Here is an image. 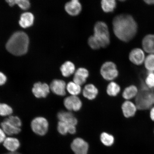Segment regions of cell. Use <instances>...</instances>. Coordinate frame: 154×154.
<instances>
[{
    "mask_svg": "<svg viewBox=\"0 0 154 154\" xmlns=\"http://www.w3.org/2000/svg\"><path fill=\"white\" fill-rule=\"evenodd\" d=\"M6 134L4 131L2 129L0 128V143H3L5 141V138H6Z\"/></svg>",
    "mask_w": 154,
    "mask_h": 154,
    "instance_id": "obj_35",
    "label": "cell"
},
{
    "mask_svg": "<svg viewBox=\"0 0 154 154\" xmlns=\"http://www.w3.org/2000/svg\"><path fill=\"white\" fill-rule=\"evenodd\" d=\"M11 7L17 5L20 8L23 10H27L29 8L30 3L28 0H9L6 1Z\"/></svg>",
    "mask_w": 154,
    "mask_h": 154,
    "instance_id": "obj_27",
    "label": "cell"
},
{
    "mask_svg": "<svg viewBox=\"0 0 154 154\" xmlns=\"http://www.w3.org/2000/svg\"><path fill=\"white\" fill-rule=\"evenodd\" d=\"M142 46L144 51L154 54V34H149L144 37L142 40Z\"/></svg>",
    "mask_w": 154,
    "mask_h": 154,
    "instance_id": "obj_17",
    "label": "cell"
},
{
    "mask_svg": "<svg viewBox=\"0 0 154 154\" xmlns=\"http://www.w3.org/2000/svg\"><path fill=\"white\" fill-rule=\"evenodd\" d=\"M135 100V104L138 110L151 109L154 106V89L148 87L144 82L142 80Z\"/></svg>",
    "mask_w": 154,
    "mask_h": 154,
    "instance_id": "obj_3",
    "label": "cell"
},
{
    "mask_svg": "<svg viewBox=\"0 0 154 154\" xmlns=\"http://www.w3.org/2000/svg\"><path fill=\"white\" fill-rule=\"evenodd\" d=\"M144 82L148 87L154 89V72H149Z\"/></svg>",
    "mask_w": 154,
    "mask_h": 154,
    "instance_id": "obj_33",
    "label": "cell"
},
{
    "mask_svg": "<svg viewBox=\"0 0 154 154\" xmlns=\"http://www.w3.org/2000/svg\"><path fill=\"white\" fill-rule=\"evenodd\" d=\"M29 44L27 35L24 32L19 31L11 35L7 42L6 48L12 54L20 56L25 54L27 52Z\"/></svg>",
    "mask_w": 154,
    "mask_h": 154,
    "instance_id": "obj_2",
    "label": "cell"
},
{
    "mask_svg": "<svg viewBox=\"0 0 154 154\" xmlns=\"http://www.w3.org/2000/svg\"><path fill=\"white\" fill-rule=\"evenodd\" d=\"M1 128L8 135L18 134L21 131L20 128L13 126L5 120L1 123Z\"/></svg>",
    "mask_w": 154,
    "mask_h": 154,
    "instance_id": "obj_21",
    "label": "cell"
},
{
    "mask_svg": "<svg viewBox=\"0 0 154 154\" xmlns=\"http://www.w3.org/2000/svg\"><path fill=\"white\" fill-rule=\"evenodd\" d=\"M31 128L35 134L40 136H44L47 133L49 123L47 119L42 116L36 117L31 122Z\"/></svg>",
    "mask_w": 154,
    "mask_h": 154,
    "instance_id": "obj_6",
    "label": "cell"
},
{
    "mask_svg": "<svg viewBox=\"0 0 154 154\" xmlns=\"http://www.w3.org/2000/svg\"><path fill=\"white\" fill-rule=\"evenodd\" d=\"M13 112V109L10 106L5 103H0V116L5 117L10 116Z\"/></svg>",
    "mask_w": 154,
    "mask_h": 154,
    "instance_id": "obj_28",
    "label": "cell"
},
{
    "mask_svg": "<svg viewBox=\"0 0 154 154\" xmlns=\"http://www.w3.org/2000/svg\"><path fill=\"white\" fill-rule=\"evenodd\" d=\"M5 120L17 128H20V127L22 126V121L18 116L11 115L8 118L5 119Z\"/></svg>",
    "mask_w": 154,
    "mask_h": 154,
    "instance_id": "obj_32",
    "label": "cell"
},
{
    "mask_svg": "<svg viewBox=\"0 0 154 154\" xmlns=\"http://www.w3.org/2000/svg\"><path fill=\"white\" fill-rule=\"evenodd\" d=\"M120 85L116 82L112 81L108 85L106 88L107 93L111 97H115L121 91Z\"/></svg>",
    "mask_w": 154,
    "mask_h": 154,
    "instance_id": "obj_24",
    "label": "cell"
},
{
    "mask_svg": "<svg viewBox=\"0 0 154 154\" xmlns=\"http://www.w3.org/2000/svg\"><path fill=\"white\" fill-rule=\"evenodd\" d=\"M7 81V76L3 72H0V86L4 85Z\"/></svg>",
    "mask_w": 154,
    "mask_h": 154,
    "instance_id": "obj_34",
    "label": "cell"
},
{
    "mask_svg": "<svg viewBox=\"0 0 154 154\" xmlns=\"http://www.w3.org/2000/svg\"><path fill=\"white\" fill-rule=\"evenodd\" d=\"M57 117L59 121H63L69 125V126H76L78 120L72 112L60 111L57 113Z\"/></svg>",
    "mask_w": 154,
    "mask_h": 154,
    "instance_id": "obj_13",
    "label": "cell"
},
{
    "mask_svg": "<svg viewBox=\"0 0 154 154\" xmlns=\"http://www.w3.org/2000/svg\"><path fill=\"white\" fill-rule=\"evenodd\" d=\"M121 109L123 115L127 118L134 116L137 109L135 104L129 100L125 101L122 103Z\"/></svg>",
    "mask_w": 154,
    "mask_h": 154,
    "instance_id": "obj_15",
    "label": "cell"
},
{
    "mask_svg": "<svg viewBox=\"0 0 154 154\" xmlns=\"http://www.w3.org/2000/svg\"><path fill=\"white\" fill-rule=\"evenodd\" d=\"M50 91V86L48 84L40 82L35 83L32 88V94L38 99L46 98L49 95Z\"/></svg>",
    "mask_w": 154,
    "mask_h": 154,
    "instance_id": "obj_8",
    "label": "cell"
},
{
    "mask_svg": "<svg viewBox=\"0 0 154 154\" xmlns=\"http://www.w3.org/2000/svg\"><path fill=\"white\" fill-rule=\"evenodd\" d=\"M66 91L71 95L78 96L82 92L81 86L74 82H69L66 85Z\"/></svg>",
    "mask_w": 154,
    "mask_h": 154,
    "instance_id": "obj_25",
    "label": "cell"
},
{
    "mask_svg": "<svg viewBox=\"0 0 154 154\" xmlns=\"http://www.w3.org/2000/svg\"><path fill=\"white\" fill-rule=\"evenodd\" d=\"M89 75V72L87 69L83 67H79L74 73L73 82L82 86L86 82Z\"/></svg>",
    "mask_w": 154,
    "mask_h": 154,
    "instance_id": "obj_14",
    "label": "cell"
},
{
    "mask_svg": "<svg viewBox=\"0 0 154 154\" xmlns=\"http://www.w3.org/2000/svg\"><path fill=\"white\" fill-rule=\"evenodd\" d=\"M69 126L63 121H59L57 125V130L62 135H65L69 133Z\"/></svg>",
    "mask_w": 154,
    "mask_h": 154,
    "instance_id": "obj_31",
    "label": "cell"
},
{
    "mask_svg": "<svg viewBox=\"0 0 154 154\" xmlns=\"http://www.w3.org/2000/svg\"><path fill=\"white\" fill-rule=\"evenodd\" d=\"M65 9L69 15L76 16L81 12L82 5L78 0H72L65 4Z\"/></svg>",
    "mask_w": 154,
    "mask_h": 154,
    "instance_id": "obj_11",
    "label": "cell"
},
{
    "mask_svg": "<svg viewBox=\"0 0 154 154\" xmlns=\"http://www.w3.org/2000/svg\"><path fill=\"white\" fill-rule=\"evenodd\" d=\"M100 72L104 79L113 81L118 76L119 72L116 64L111 61H107L103 63Z\"/></svg>",
    "mask_w": 154,
    "mask_h": 154,
    "instance_id": "obj_5",
    "label": "cell"
},
{
    "mask_svg": "<svg viewBox=\"0 0 154 154\" xmlns=\"http://www.w3.org/2000/svg\"><path fill=\"white\" fill-rule=\"evenodd\" d=\"M88 45L92 49L97 50L101 48L100 44L93 35L88 38Z\"/></svg>",
    "mask_w": 154,
    "mask_h": 154,
    "instance_id": "obj_30",
    "label": "cell"
},
{
    "mask_svg": "<svg viewBox=\"0 0 154 154\" xmlns=\"http://www.w3.org/2000/svg\"><path fill=\"white\" fill-rule=\"evenodd\" d=\"M99 90L94 85L89 84L86 85L82 90L83 95L86 99L92 100L97 97Z\"/></svg>",
    "mask_w": 154,
    "mask_h": 154,
    "instance_id": "obj_16",
    "label": "cell"
},
{
    "mask_svg": "<svg viewBox=\"0 0 154 154\" xmlns=\"http://www.w3.org/2000/svg\"><path fill=\"white\" fill-rule=\"evenodd\" d=\"M138 89L136 86L131 85L127 87L122 93V97L126 100L135 98L137 95Z\"/></svg>",
    "mask_w": 154,
    "mask_h": 154,
    "instance_id": "obj_22",
    "label": "cell"
},
{
    "mask_svg": "<svg viewBox=\"0 0 154 154\" xmlns=\"http://www.w3.org/2000/svg\"><path fill=\"white\" fill-rule=\"evenodd\" d=\"M34 21V16L32 13L25 12L21 15L19 24L23 28H27L32 26Z\"/></svg>",
    "mask_w": 154,
    "mask_h": 154,
    "instance_id": "obj_20",
    "label": "cell"
},
{
    "mask_svg": "<svg viewBox=\"0 0 154 154\" xmlns=\"http://www.w3.org/2000/svg\"><path fill=\"white\" fill-rule=\"evenodd\" d=\"M131 62L137 65H141L144 63L145 57L143 50L136 48L132 49L129 55Z\"/></svg>",
    "mask_w": 154,
    "mask_h": 154,
    "instance_id": "obj_12",
    "label": "cell"
},
{
    "mask_svg": "<svg viewBox=\"0 0 154 154\" xmlns=\"http://www.w3.org/2000/svg\"><path fill=\"white\" fill-rule=\"evenodd\" d=\"M150 117L152 121H154V106L151 109L150 112Z\"/></svg>",
    "mask_w": 154,
    "mask_h": 154,
    "instance_id": "obj_36",
    "label": "cell"
},
{
    "mask_svg": "<svg viewBox=\"0 0 154 154\" xmlns=\"http://www.w3.org/2000/svg\"><path fill=\"white\" fill-rule=\"evenodd\" d=\"M3 146L10 152H16L20 147V142L16 138L6 137L3 142Z\"/></svg>",
    "mask_w": 154,
    "mask_h": 154,
    "instance_id": "obj_18",
    "label": "cell"
},
{
    "mask_svg": "<svg viewBox=\"0 0 154 154\" xmlns=\"http://www.w3.org/2000/svg\"><path fill=\"white\" fill-rule=\"evenodd\" d=\"M60 70L63 76L67 78L74 74L76 67L74 63L70 61H67L61 65Z\"/></svg>",
    "mask_w": 154,
    "mask_h": 154,
    "instance_id": "obj_19",
    "label": "cell"
},
{
    "mask_svg": "<svg viewBox=\"0 0 154 154\" xmlns=\"http://www.w3.org/2000/svg\"><path fill=\"white\" fill-rule=\"evenodd\" d=\"M144 66L149 72H154V54H149L145 58Z\"/></svg>",
    "mask_w": 154,
    "mask_h": 154,
    "instance_id": "obj_29",
    "label": "cell"
},
{
    "mask_svg": "<svg viewBox=\"0 0 154 154\" xmlns=\"http://www.w3.org/2000/svg\"><path fill=\"white\" fill-rule=\"evenodd\" d=\"M4 154H21L18 152H9V153H8Z\"/></svg>",
    "mask_w": 154,
    "mask_h": 154,
    "instance_id": "obj_38",
    "label": "cell"
},
{
    "mask_svg": "<svg viewBox=\"0 0 154 154\" xmlns=\"http://www.w3.org/2000/svg\"><path fill=\"white\" fill-rule=\"evenodd\" d=\"M93 35L99 41L101 48L108 46L110 43V34L107 25L103 21H98L94 26Z\"/></svg>",
    "mask_w": 154,
    "mask_h": 154,
    "instance_id": "obj_4",
    "label": "cell"
},
{
    "mask_svg": "<svg viewBox=\"0 0 154 154\" xmlns=\"http://www.w3.org/2000/svg\"><path fill=\"white\" fill-rule=\"evenodd\" d=\"M144 2L147 4L148 5H154V1H144Z\"/></svg>",
    "mask_w": 154,
    "mask_h": 154,
    "instance_id": "obj_37",
    "label": "cell"
},
{
    "mask_svg": "<svg viewBox=\"0 0 154 154\" xmlns=\"http://www.w3.org/2000/svg\"><path fill=\"white\" fill-rule=\"evenodd\" d=\"M63 103L65 108L70 112L79 111L82 106L81 100L78 96H68L65 98Z\"/></svg>",
    "mask_w": 154,
    "mask_h": 154,
    "instance_id": "obj_7",
    "label": "cell"
},
{
    "mask_svg": "<svg viewBox=\"0 0 154 154\" xmlns=\"http://www.w3.org/2000/svg\"><path fill=\"white\" fill-rule=\"evenodd\" d=\"M100 139L102 143L106 146H111L115 141L114 136L106 132L102 133L100 136Z\"/></svg>",
    "mask_w": 154,
    "mask_h": 154,
    "instance_id": "obj_26",
    "label": "cell"
},
{
    "mask_svg": "<svg viewBox=\"0 0 154 154\" xmlns=\"http://www.w3.org/2000/svg\"><path fill=\"white\" fill-rule=\"evenodd\" d=\"M49 86L51 91L55 95L63 96L66 94V84L63 80H54L51 82Z\"/></svg>",
    "mask_w": 154,
    "mask_h": 154,
    "instance_id": "obj_10",
    "label": "cell"
},
{
    "mask_svg": "<svg viewBox=\"0 0 154 154\" xmlns=\"http://www.w3.org/2000/svg\"><path fill=\"white\" fill-rule=\"evenodd\" d=\"M101 5L104 12L111 13L116 8L117 3L115 0H103L101 2Z\"/></svg>",
    "mask_w": 154,
    "mask_h": 154,
    "instance_id": "obj_23",
    "label": "cell"
},
{
    "mask_svg": "<svg viewBox=\"0 0 154 154\" xmlns=\"http://www.w3.org/2000/svg\"><path fill=\"white\" fill-rule=\"evenodd\" d=\"M112 24L115 35L123 42H130L137 33V23L130 14H122L116 15L113 19Z\"/></svg>",
    "mask_w": 154,
    "mask_h": 154,
    "instance_id": "obj_1",
    "label": "cell"
},
{
    "mask_svg": "<svg viewBox=\"0 0 154 154\" xmlns=\"http://www.w3.org/2000/svg\"><path fill=\"white\" fill-rule=\"evenodd\" d=\"M71 147L75 154H87L89 146L85 140L78 137L73 140Z\"/></svg>",
    "mask_w": 154,
    "mask_h": 154,
    "instance_id": "obj_9",
    "label": "cell"
}]
</instances>
